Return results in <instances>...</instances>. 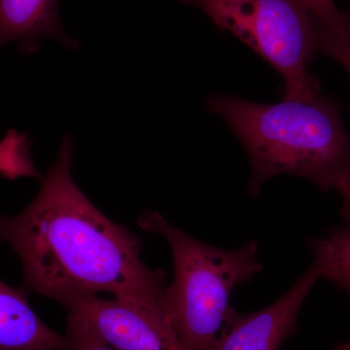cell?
Segmentation results:
<instances>
[{"label": "cell", "instance_id": "1", "mask_svg": "<svg viewBox=\"0 0 350 350\" xmlns=\"http://www.w3.org/2000/svg\"><path fill=\"white\" fill-rule=\"evenodd\" d=\"M72 165V138L66 133L34 200L13 217L0 214V241L19 255L23 290L59 304L80 295L110 293L169 317L165 271L147 267L137 237L88 199L73 180Z\"/></svg>", "mask_w": 350, "mask_h": 350}, {"label": "cell", "instance_id": "2", "mask_svg": "<svg viewBox=\"0 0 350 350\" xmlns=\"http://www.w3.org/2000/svg\"><path fill=\"white\" fill-rule=\"evenodd\" d=\"M204 105L243 145L250 165L248 194L257 197L269 179L294 175L328 192L350 175V135L334 96L262 105L213 94Z\"/></svg>", "mask_w": 350, "mask_h": 350}, {"label": "cell", "instance_id": "3", "mask_svg": "<svg viewBox=\"0 0 350 350\" xmlns=\"http://www.w3.org/2000/svg\"><path fill=\"white\" fill-rule=\"evenodd\" d=\"M138 224L163 236L172 251L174 278L165 288V308L182 347L213 350L237 312L230 305L232 292L264 269L259 241L236 250L215 247L193 239L157 211L145 213Z\"/></svg>", "mask_w": 350, "mask_h": 350}, {"label": "cell", "instance_id": "4", "mask_svg": "<svg viewBox=\"0 0 350 350\" xmlns=\"http://www.w3.org/2000/svg\"><path fill=\"white\" fill-rule=\"evenodd\" d=\"M200 9L214 25L254 51L284 82V100L321 94L310 64L323 31L297 0H179Z\"/></svg>", "mask_w": 350, "mask_h": 350}, {"label": "cell", "instance_id": "5", "mask_svg": "<svg viewBox=\"0 0 350 350\" xmlns=\"http://www.w3.org/2000/svg\"><path fill=\"white\" fill-rule=\"evenodd\" d=\"M61 305L115 349L184 350L167 317L145 312L118 299L80 295Z\"/></svg>", "mask_w": 350, "mask_h": 350}, {"label": "cell", "instance_id": "6", "mask_svg": "<svg viewBox=\"0 0 350 350\" xmlns=\"http://www.w3.org/2000/svg\"><path fill=\"white\" fill-rule=\"evenodd\" d=\"M324 271L323 262L314 257L310 268L282 298L256 312H237L213 350H280L296 334L301 306Z\"/></svg>", "mask_w": 350, "mask_h": 350}, {"label": "cell", "instance_id": "7", "mask_svg": "<svg viewBox=\"0 0 350 350\" xmlns=\"http://www.w3.org/2000/svg\"><path fill=\"white\" fill-rule=\"evenodd\" d=\"M42 39L80 48L62 25L59 0H0V49L11 42L31 46Z\"/></svg>", "mask_w": 350, "mask_h": 350}, {"label": "cell", "instance_id": "8", "mask_svg": "<svg viewBox=\"0 0 350 350\" xmlns=\"http://www.w3.org/2000/svg\"><path fill=\"white\" fill-rule=\"evenodd\" d=\"M68 336L44 323L23 292L0 280V350H69Z\"/></svg>", "mask_w": 350, "mask_h": 350}, {"label": "cell", "instance_id": "9", "mask_svg": "<svg viewBox=\"0 0 350 350\" xmlns=\"http://www.w3.org/2000/svg\"><path fill=\"white\" fill-rule=\"evenodd\" d=\"M306 245L314 257L322 260L325 271L333 267L349 265L350 224L345 227L331 228L326 237L308 239Z\"/></svg>", "mask_w": 350, "mask_h": 350}, {"label": "cell", "instance_id": "10", "mask_svg": "<svg viewBox=\"0 0 350 350\" xmlns=\"http://www.w3.org/2000/svg\"><path fill=\"white\" fill-rule=\"evenodd\" d=\"M308 9L320 27L338 42L350 46V15L340 10L335 0H297Z\"/></svg>", "mask_w": 350, "mask_h": 350}, {"label": "cell", "instance_id": "11", "mask_svg": "<svg viewBox=\"0 0 350 350\" xmlns=\"http://www.w3.org/2000/svg\"><path fill=\"white\" fill-rule=\"evenodd\" d=\"M66 336L70 342L69 350H114L87 322L76 315L68 314Z\"/></svg>", "mask_w": 350, "mask_h": 350}, {"label": "cell", "instance_id": "12", "mask_svg": "<svg viewBox=\"0 0 350 350\" xmlns=\"http://www.w3.org/2000/svg\"><path fill=\"white\" fill-rule=\"evenodd\" d=\"M319 52L340 64L350 76V46L334 40L325 31H322Z\"/></svg>", "mask_w": 350, "mask_h": 350}, {"label": "cell", "instance_id": "13", "mask_svg": "<svg viewBox=\"0 0 350 350\" xmlns=\"http://www.w3.org/2000/svg\"><path fill=\"white\" fill-rule=\"evenodd\" d=\"M323 278L344 290L350 297V264L327 269Z\"/></svg>", "mask_w": 350, "mask_h": 350}, {"label": "cell", "instance_id": "14", "mask_svg": "<svg viewBox=\"0 0 350 350\" xmlns=\"http://www.w3.org/2000/svg\"><path fill=\"white\" fill-rule=\"evenodd\" d=\"M336 190L342 198L340 214L345 222L350 224V175L338 182Z\"/></svg>", "mask_w": 350, "mask_h": 350}, {"label": "cell", "instance_id": "15", "mask_svg": "<svg viewBox=\"0 0 350 350\" xmlns=\"http://www.w3.org/2000/svg\"><path fill=\"white\" fill-rule=\"evenodd\" d=\"M334 350H350V342H345V344L338 345L337 349H335Z\"/></svg>", "mask_w": 350, "mask_h": 350}, {"label": "cell", "instance_id": "16", "mask_svg": "<svg viewBox=\"0 0 350 350\" xmlns=\"http://www.w3.org/2000/svg\"><path fill=\"white\" fill-rule=\"evenodd\" d=\"M349 2H350V0H349ZM347 13H349V15H350V10H349V12H347Z\"/></svg>", "mask_w": 350, "mask_h": 350}]
</instances>
